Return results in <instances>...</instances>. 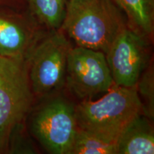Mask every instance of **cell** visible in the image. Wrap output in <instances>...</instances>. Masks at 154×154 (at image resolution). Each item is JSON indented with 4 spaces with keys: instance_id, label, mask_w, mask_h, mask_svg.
Segmentation results:
<instances>
[{
    "instance_id": "cell-13",
    "label": "cell",
    "mask_w": 154,
    "mask_h": 154,
    "mask_svg": "<svg viewBox=\"0 0 154 154\" xmlns=\"http://www.w3.org/2000/svg\"><path fill=\"white\" fill-rule=\"evenodd\" d=\"M136 88L141 102L142 114L153 121L154 119V72L151 63L142 73Z\"/></svg>"
},
{
    "instance_id": "cell-5",
    "label": "cell",
    "mask_w": 154,
    "mask_h": 154,
    "mask_svg": "<svg viewBox=\"0 0 154 154\" xmlns=\"http://www.w3.org/2000/svg\"><path fill=\"white\" fill-rule=\"evenodd\" d=\"M30 129L47 152L69 154L77 129L75 106L60 96L49 100L33 113Z\"/></svg>"
},
{
    "instance_id": "cell-9",
    "label": "cell",
    "mask_w": 154,
    "mask_h": 154,
    "mask_svg": "<svg viewBox=\"0 0 154 154\" xmlns=\"http://www.w3.org/2000/svg\"><path fill=\"white\" fill-rule=\"evenodd\" d=\"M117 154L154 153V129L151 121L139 114L127 126L116 141Z\"/></svg>"
},
{
    "instance_id": "cell-7",
    "label": "cell",
    "mask_w": 154,
    "mask_h": 154,
    "mask_svg": "<svg viewBox=\"0 0 154 154\" xmlns=\"http://www.w3.org/2000/svg\"><path fill=\"white\" fill-rule=\"evenodd\" d=\"M149 39L126 26L105 54L115 86L134 87L151 63Z\"/></svg>"
},
{
    "instance_id": "cell-1",
    "label": "cell",
    "mask_w": 154,
    "mask_h": 154,
    "mask_svg": "<svg viewBox=\"0 0 154 154\" xmlns=\"http://www.w3.org/2000/svg\"><path fill=\"white\" fill-rule=\"evenodd\" d=\"M126 26L124 13L111 0H78L68 5L60 29L77 47L106 54Z\"/></svg>"
},
{
    "instance_id": "cell-8",
    "label": "cell",
    "mask_w": 154,
    "mask_h": 154,
    "mask_svg": "<svg viewBox=\"0 0 154 154\" xmlns=\"http://www.w3.org/2000/svg\"><path fill=\"white\" fill-rule=\"evenodd\" d=\"M27 8L0 6V55L27 60L36 42L47 32Z\"/></svg>"
},
{
    "instance_id": "cell-6",
    "label": "cell",
    "mask_w": 154,
    "mask_h": 154,
    "mask_svg": "<svg viewBox=\"0 0 154 154\" xmlns=\"http://www.w3.org/2000/svg\"><path fill=\"white\" fill-rule=\"evenodd\" d=\"M65 83L71 93L82 101L107 92L114 84L105 54L77 46L71 48Z\"/></svg>"
},
{
    "instance_id": "cell-10",
    "label": "cell",
    "mask_w": 154,
    "mask_h": 154,
    "mask_svg": "<svg viewBox=\"0 0 154 154\" xmlns=\"http://www.w3.org/2000/svg\"><path fill=\"white\" fill-rule=\"evenodd\" d=\"M122 11L128 27L151 41L154 33V0H111Z\"/></svg>"
},
{
    "instance_id": "cell-3",
    "label": "cell",
    "mask_w": 154,
    "mask_h": 154,
    "mask_svg": "<svg viewBox=\"0 0 154 154\" xmlns=\"http://www.w3.org/2000/svg\"><path fill=\"white\" fill-rule=\"evenodd\" d=\"M27 61L0 55V152L7 151L33 102Z\"/></svg>"
},
{
    "instance_id": "cell-11",
    "label": "cell",
    "mask_w": 154,
    "mask_h": 154,
    "mask_svg": "<svg viewBox=\"0 0 154 154\" xmlns=\"http://www.w3.org/2000/svg\"><path fill=\"white\" fill-rule=\"evenodd\" d=\"M69 0H25L30 14L47 31L60 29Z\"/></svg>"
},
{
    "instance_id": "cell-4",
    "label": "cell",
    "mask_w": 154,
    "mask_h": 154,
    "mask_svg": "<svg viewBox=\"0 0 154 154\" xmlns=\"http://www.w3.org/2000/svg\"><path fill=\"white\" fill-rule=\"evenodd\" d=\"M71 48L61 29L47 31L36 42L26 60L29 79L34 94L47 95L64 84Z\"/></svg>"
},
{
    "instance_id": "cell-15",
    "label": "cell",
    "mask_w": 154,
    "mask_h": 154,
    "mask_svg": "<svg viewBox=\"0 0 154 154\" xmlns=\"http://www.w3.org/2000/svg\"><path fill=\"white\" fill-rule=\"evenodd\" d=\"M76 1H78V0H69V5H71V4L74 3V2H76Z\"/></svg>"
},
{
    "instance_id": "cell-2",
    "label": "cell",
    "mask_w": 154,
    "mask_h": 154,
    "mask_svg": "<svg viewBox=\"0 0 154 154\" xmlns=\"http://www.w3.org/2000/svg\"><path fill=\"white\" fill-rule=\"evenodd\" d=\"M98 100H83L75 106L77 126L109 142L116 143L127 126L142 113L136 86L113 85Z\"/></svg>"
},
{
    "instance_id": "cell-12",
    "label": "cell",
    "mask_w": 154,
    "mask_h": 154,
    "mask_svg": "<svg viewBox=\"0 0 154 154\" xmlns=\"http://www.w3.org/2000/svg\"><path fill=\"white\" fill-rule=\"evenodd\" d=\"M69 154H117L116 143L106 141L77 126Z\"/></svg>"
},
{
    "instance_id": "cell-14",
    "label": "cell",
    "mask_w": 154,
    "mask_h": 154,
    "mask_svg": "<svg viewBox=\"0 0 154 154\" xmlns=\"http://www.w3.org/2000/svg\"><path fill=\"white\" fill-rule=\"evenodd\" d=\"M0 6H7L18 9L26 8L25 0H0Z\"/></svg>"
}]
</instances>
